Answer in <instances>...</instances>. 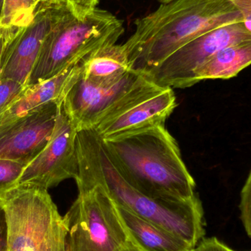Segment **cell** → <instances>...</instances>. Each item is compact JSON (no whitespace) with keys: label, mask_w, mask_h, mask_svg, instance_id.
<instances>
[{"label":"cell","mask_w":251,"mask_h":251,"mask_svg":"<svg viewBox=\"0 0 251 251\" xmlns=\"http://www.w3.org/2000/svg\"><path fill=\"white\" fill-rule=\"evenodd\" d=\"M76 151L78 190L99 186L118 206L167 230L193 248L204 237V211L199 198L190 202H172L140 193L119 174L92 128L78 131Z\"/></svg>","instance_id":"cell-1"},{"label":"cell","mask_w":251,"mask_h":251,"mask_svg":"<svg viewBox=\"0 0 251 251\" xmlns=\"http://www.w3.org/2000/svg\"><path fill=\"white\" fill-rule=\"evenodd\" d=\"M101 140L119 174L140 193L167 201L198 199L195 181L183 160L179 146L165 125Z\"/></svg>","instance_id":"cell-2"},{"label":"cell","mask_w":251,"mask_h":251,"mask_svg":"<svg viewBox=\"0 0 251 251\" xmlns=\"http://www.w3.org/2000/svg\"><path fill=\"white\" fill-rule=\"evenodd\" d=\"M243 17L229 0H174L137 19L123 44L132 70L144 74L195 38Z\"/></svg>","instance_id":"cell-3"},{"label":"cell","mask_w":251,"mask_h":251,"mask_svg":"<svg viewBox=\"0 0 251 251\" xmlns=\"http://www.w3.org/2000/svg\"><path fill=\"white\" fill-rule=\"evenodd\" d=\"M124 32L123 21L107 10L95 8L81 19L69 7L46 37L27 87L51 79L98 49L116 44Z\"/></svg>","instance_id":"cell-4"},{"label":"cell","mask_w":251,"mask_h":251,"mask_svg":"<svg viewBox=\"0 0 251 251\" xmlns=\"http://www.w3.org/2000/svg\"><path fill=\"white\" fill-rule=\"evenodd\" d=\"M9 251H66L67 226L48 190L19 184L0 197Z\"/></svg>","instance_id":"cell-5"},{"label":"cell","mask_w":251,"mask_h":251,"mask_svg":"<svg viewBox=\"0 0 251 251\" xmlns=\"http://www.w3.org/2000/svg\"><path fill=\"white\" fill-rule=\"evenodd\" d=\"M79 190L63 217L66 251H120L129 243L114 202L99 186Z\"/></svg>","instance_id":"cell-6"},{"label":"cell","mask_w":251,"mask_h":251,"mask_svg":"<svg viewBox=\"0 0 251 251\" xmlns=\"http://www.w3.org/2000/svg\"><path fill=\"white\" fill-rule=\"evenodd\" d=\"M249 41L251 32L243 22L223 25L187 43L144 74L159 86L189 88L195 85L194 72L212 54L228 46Z\"/></svg>","instance_id":"cell-7"},{"label":"cell","mask_w":251,"mask_h":251,"mask_svg":"<svg viewBox=\"0 0 251 251\" xmlns=\"http://www.w3.org/2000/svg\"><path fill=\"white\" fill-rule=\"evenodd\" d=\"M69 8L67 2L40 3L32 22L20 29H7L0 61V79H10L27 87L44 40Z\"/></svg>","instance_id":"cell-8"},{"label":"cell","mask_w":251,"mask_h":251,"mask_svg":"<svg viewBox=\"0 0 251 251\" xmlns=\"http://www.w3.org/2000/svg\"><path fill=\"white\" fill-rule=\"evenodd\" d=\"M77 133L62 100L50 141L25 167L19 184H31L48 190L67 178L75 179L78 174Z\"/></svg>","instance_id":"cell-9"},{"label":"cell","mask_w":251,"mask_h":251,"mask_svg":"<svg viewBox=\"0 0 251 251\" xmlns=\"http://www.w3.org/2000/svg\"><path fill=\"white\" fill-rule=\"evenodd\" d=\"M145 77V74L131 70L119 82L103 85L81 73L63 98V107L77 131L93 128Z\"/></svg>","instance_id":"cell-10"},{"label":"cell","mask_w":251,"mask_h":251,"mask_svg":"<svg viewBox=\"0 0 251 251\" xmlns=\"http://www.w3.org/2000/svg\"><path fill=\"white\" fill-rule=\"evenodd\" d=\"M177 106L172 88L151 82L92 129L105 140L134 130L165 125Z\"/></svg>","instance_id":"cell-11"},{"label":"cell","mask_w":251,"mask_h":251,"mask_svg":"<svg viewBox=\"0 0 251 251\" xmlns=\"http://www.w3.org/2000/svg\"><path fill=\"white\" fill-rule=\"evenodd\" d=\"M60 101L43 107L0 125V159L28 165L51 138Z\"/></svg>","instance_id":"cell-12"},{"label":"cell","mask_w":251,"mask_h":251,"mask_svg":"<svg viewBox=\"0 0 251 251\" xmlns=\"http://www.w3.org/2000/svg\"><path fill=\"white\" fill-rule=\"evenodd\" d=\"M82 62L69 66L59 75L27 87L23 95L0 115V125L28 114L48 103L61 101L82 72Z\"/></svg>","instance_id":"cell-13"},{"label":"cell","mask_w":251,"mask_h":251,"mask_svg":"<svg viewBox=\"0 0 251 251\" xmlns=\"http://www.w3.org/2000/svg\"><path fill=\"white\" fill-rule=\"evenodd\" d=\"M130 243L141 251H193L194 248L167 230L115 203Z\"/></svg>","instance_id":"cell-14"},{"label":"cell","mask_w":251,"mask_h":251,"mask_svg":"<svg viewBox=\"0 0 251 251\" xmlns=\"http://www.w3.org/2000/svg\"><path fill=\"white\" fill-rule=\"evenodd\" d=\"M81 75L85 79L103 85H112L132 69L123 44L104 46L82 62Z\"/></svg>","instance_id":"cell-15"},{"label":"cell","mask_w":251,"mask_h":251,"mask_svg":"<svg viewBox=\"0 0 251 251\" xmlns=\"http://www.w3.org/2000/svg\"><path fill=\"white\" fill-rule=\"evenodd\" d=\"M251 62V41L228 46L212 54L195 70V83L206 79H231Z\"/></svg>","instance_id":"cell-16"},{"label":"cell","mask_w":251,"mask_h":251,"mask_svg":"<svg viewBox=\"0 0 251 251\" xmlns=\"http://www.w3.org/2000/svg\"><path fill=\"white\" fill-rule=\"evenodd\" d=\"M39 4V0H4L0 27H25L32 22Z\"/></svg>","instance_id":"cell-17"},{"label":"cell","mask_w":251,"mask_h":251,"mask_svg":"<svg viewBox=\"0 0 251 251\" xmlns=\"http://www.w3.org/2000/svg\"><path fill=\"white\" fill-rule=\"evenodd\" d=\"M26 166L15 161L0 159V197L17 187Z\"/></svg>","instance_id":"cell-18"},{"label":"cell","mask_w":251,"mask_h":251,"mask_svg":"<svg viewBox=\"0 0 251 251\" xmlns=\"http://www.w3.org/2000/svg\"><path fill=\"white\" fill-rule=\"evenodd\" d=\"M27 87L10 79H0V115L25 93Z\"/></svg>","instance_id":"cell-19"},{"label":"cell","mask_w":251,"mask_h":251,"mask_svg":"<svg viewBox=\"0 0 251 251\" xmlns=\"http://www.w3.org/2000/svg\"><path fill=\"white\" fill-rule=\"evenodd\" d=\"M240 220L243 223L245 231L249 237H251V174L249 172L247 179L240 193L239 206Z\"/></svg>","instance_id":"cell-20"},{"label":"cell","mask_w":251,"mask_h":251,"mask_svg":"<svg viewBox=\"0 0 251 251\" xmlns=\"http://www.w3.org/2000/svg\"><path fill=\"white\" fill-rule=\"evenodd\" d=\"M71 11L78 18H84L97 8L99 0H66Z\"/></svg>","instance_id":"cell-21"},{"label":"cell","mask_w":251,"mask_h":251,"mask_svg":"<svg viewBox=\"0 0 251 251\" xmlns=\"http://www.w3.org/2000/svg\"><path fill=\"white\" fill-rule=\"evenodd\" d=\"M193 251H236L230 249L217 237L202 238Z\"/></svg>","instance_id":"cell-22"},{"label":"cell","mask_w":251,"mask_h":251,"mask_svg":"<svg viewBox=\"0 0 251 251\" xmlns=\"http://www.w3.org/2000/svg\"><path fill=\"white\" fill-rule=\"evenodd\" d=\"M240 12L243 22L248 30L251 32V0H229Z\"/></svg>","instance_id":"cell-23"},{"label":"cell","mask_w":251,"mask_h":251,"mask_svg":"<svg viewBox=\"0 0 251 251\" xmlns=\"http://www.w3.org/2000/svg\"><path fill=\"white\" fill-rule=\"evenodd\" d=\"M0 251H9L5 213L0 203Z\"/></svg>","instance_id":"cell-24"},{"label":"cell","mask_w":251,"mask_h":251,"mask_svg":"<svg viewBox=\"0 0 251 251\" xmlns=\"http://www.w3.org/2000/svg\"><path fill=\"white\" fill-rule=\"evenodd\" d=\"M6 34H7V29L0 27V61H1V54H2L4 42H5Z\"/></svg>","instance_id":"cell-25"},{"label":"cell","mask_w":251,"mask_h":251,"mask_svg":"<svg viewBox=\"0 0 251 251\" xmlns=\"http://www.w3.org/2000/svg\"><path fill=\"white\" fill-rule=\"evenodd\" d=\"M42 4H56L66 2V0H39Z\"/></svg>","instance_id":"cell-26"},{"label":"cell","mask_w":251,"mask_h":251,"mask_svg":"<svg viewBox=\"0 0 251 251\" xmlns=\"http://www.w3.org/2000/svg\"><path fill=\"white\" fill-rule=\"evenodd\" d=\"M120 251H140L139 249H137L136 246H134V245L131 244V243H128L123 249H122Z\"/></svg>","instance_id":"cell-27"},{"label":"cell","mask_w":251,"mask_h":251,"mask_svg":"<svg viewBox=\"0 0 251 251\" xmlns=\"http://www.w3.org/2000/svg\"><path fill=\"white\" fill-rule=\"evenodd\" d=\"M3 2L4 0H0V20H1V12H2Z\"/></svg>","instance_id":"cell-28"},{"label":"cell","mask_w":251,"mask_h":251,"mask_svg":"<svg viewBox=\"0 0 251 251\" xmlns=\"http://www.w3.org/2000/svg\"><path fill=\"white\" fill-rule=\"evenodd\" d=\"M174 1V0H159L162 4H165V3L169 2V1Z\"/></svg>","instance_id":"cell-29"}]
</instances>
